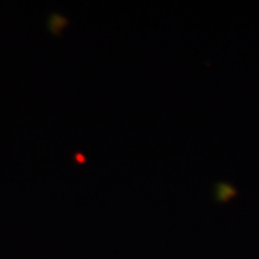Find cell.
Returning <instances> with one entry per match:
<instances>
[{"label": "cell", "instance_id": "cell-1", "mask_svg": "<svg viewBox=\"0 0 259 259\" xmlns=\"http://www.w3.org/2000/svg\"><path fill=\"white\" fill-rule=\"evenodd\" d=\"M236 195H237L236 185H232L229 182H217L214 185V199L219 204H227L232 199H236Z\"/></svg>", "mask_w": 259, "mask_h": 259}]
</instances>
